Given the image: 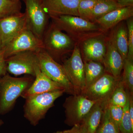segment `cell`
Listing matches in <instances>:
<instances>
[{
	"label": "cell",
	"instance_id": "1",
	"mask_svg": "<svg viewBox=\"0 0 133 133\" xmlns=\"http://www.w3.org/2000/svg\"><path fill=\"white\" fill-rule=\"evenodd\" d=\"M35 79L30 75L14 77L8 73L0 77V114H6L13 109L17 99L29 88Z\"/></svg>",
	"mask_w": 133,
	"mask_h": 133
},
{
	"label": "cell",
	"instance_id": "2",
	"mask_svg": "<svg viewBox=\"0 0 133 133\" xmlns=\"http://www.w3.org/2000/svg\"><path fill=\"white\" fill-rule=\"evenodd\" d=\"M65 92L64 90H58L26 99L23 106L24 118L32 125H37L45 118L49 109L54 106L55 101Z\"/></svg>",
	"mask_w": 133,
	"mask_h": 133
},
{
	"label": "cell",
	"instance_id": "3",
	"mask_svg": "<svg viewBox=\"0 0 133 133\" xmlns=\"http://www.w3.org/2000/svg\"><path fill=\"white\" fill-rule=\"evenodd\" d=\"M42 41L43 49L57 62L74 47L71 37L52 23L46 29Z\"/></svg>",
	"mask_w": 133,
	"mask_h": 133
},
{
	"label": "cell",
	"instance_id": "4",
	"mask_svg": "<svg viewBox=\"0 0 133 133\" xmlns=\"http://www.w3.org/2000/svg\"><path fill=\"white\" fill-rule=\"evenodd\" d=\"M97 101L88 99L82 94L71 95L66 98L63 105L65 113V123L72 127L81 125Z\"/></svg>",
	"mask_w": 133,
	"mask_h": 133
},
{
	"label": "cell",
	"instance_id": "5",
	"mask_svg": "<svg viewBox=\"0 0 133 133\" xmlns=\"http://www.w3.org/2000/svg\"><path fill=\"white\" fill-rule=\"evenodd\" d=\"M41 71L50 79L62 85L65 92L75 95L74 88L67 77L64 68L54 60L44 49L37 52Z\"/></svg>",
	"mask_w": 133,
	"mask_h": 133
},
{
	"label": "cell",
	"instance_id": "6",
	"mask_svg": "<svg viewBox=\"0 0 133 133\" xmlns=\"http://www.w3.org/2000/svg\"><path fill=\"white\" fill-rule=\"evenodd\" d=\"M23 1L26 5V28L42 40L49 16L44 9L42 0Z\"/></svg>",
	"mask_w": 133,
	"mask_h": 133
},
{
	"label": "cell",
	"instance_id": "7",
	"mask_svg": "<svg viewBox=\"0 0 133 133\" xmlns=\"http://www.w3.org/2000/svg\"><path fill=\"white\" fill-rule=\"evenodd\" d=\"M7 72L15 76L26 74L35 77L37 69L40 67L37 52H19L6 59Z\"/></svg>",
	"mask_w": 133,
	"mask_h": 133
},
{
	"label": "cell",
	"instance_id": "8",
	"mask_svg": "<svg viewBox=\"0 0 133 133\" xmlns=\"http://www.w3.org/2000/svg\"><path fill=\"white\" fill-rule=\"evenodd\" d=\"M75 94H81L85 88L84 62L78 46L73 49L71 56L63 65Z\"/></svg>",
	"mask_w": 133,
	"mask_h": 133
},
{
	"label": "cell",
	"instance_id": "9",
	"mask_svg": "<svg viewBox=\"0 0 133 133\" xmlns=\"http://www.w3.org/2000/svg\"><path fill=\"white\" fill-rule=\"evenodd\" d=\"M42 49H43V45L42 39L26 28L4 47V55L6 59L19 52H37Z\"/></svg>",
	"mask_w": 133,
	"mask_h": 133
},
{
	"label": "cell",
	"instance_id": "10",
	"mask_svg": "<svg viewBox=\"0 0 133 133\" xmlns=\"http://www.w3.org/2000/svg\"><path fill=\"white\" fill-rule=\"evenodd\" d=\"M119 79H116L105 72L97 80L86 88L81 94L94 101H108Z\"/></svg>",
	"mask_w": 133,
	"mask_h": 133
},
{
	"label": "cell",
	"instance_id": "11",
	"mask_svg": "<svg viewBox=\"0 0 133 133\" xmlns=\"http://www.w3.org/2000/svg\"><path fill=\"white\" fill-rule=\"evenodd\" d=\"M50 17L54 25L71 36L75 34L96 31L99 29L94 23L79 16L62 15Z\"/></svg>",
	"mask_w": 133,
	"mask_h": 133
},
{
	"label": "cell",
	"instance_id": "12",
	"mask_svg": "<svg viewBox=\"0 0 133 133\" xmlns=\"http://www.w3.org/2000/svg\"><path fill=\"white\" fill-rule=\"evenodd\" d=\"M25 13L0 20V43L5 47L26 28Z\"/></svg>",
	"mask_w": 133,
	"mask_h": 133
},
{
	"label": "cell",
	"instance_id": "13",
	"mask_svg": "<svg viewBox=\"0 0 133 133\" xmlns=\"http://www.w3.org/2000/svg\"><path fill=\"white\" fill-rule=\"evenodd\" d=\"M58 90L65 91L62 85L52 81L41 71L39 67L36 70L35 80L32 84L21 97L26 99L34 95Z\"/></svg>",
	"mask_w": 133,
	"mask_h": 133
},
{
	"label": "cell",
	"instance_id": "14",
	"mask_svg": "<svg viewBox=\"0 0 133 133\" xmlns=\"http://www.w3.org/2000/svg\"><path fill=\"white\" fill-rule=\"evenodd\" d=\"M81 0H42L43 7L50 17L62 15L79 16L78 7Z\"/></svg>",
	"mask_w": 133,
	"mask_h": 133
},
{
	"label": "cell",
	"instance_id": "15",
	"mask_svg": "<svg viewBox=\"0 0 133 133\" xmlns=\"http://www.w3.org/2000/svg\"><path fill=\"white\" fill-rule=\"evenodd\" d=\"M106 72L119 79L123 70L124 59L111 41L108 42L106 52L102 62Z\"/></svg>",
	"mask_w": 133,
	"mask_h": 133
},
{
	"label": "cell",
	"instance_id": "16",
	"mask_svg": "<svg viewBox=\"0 0 133 133\" xmlns=\"http://www.w3.org/2000/svg\"><path fill=\"white\" fill-rule=\"evenodd\" d=\"M84 61H92L102 63L106 52V46L101 39L93 37L83 43Z\"/></svg>",
	"mask_w": 133,
	"mask_h": 133
},
{
	"label": "cell",
	"instance_id": "17",
	"mask_svg": "<svg viewBox=\"0 0 133 133\" xmlns=\"http://www.w3.org/2000/svg\"><path fill=\"white\" fill-rule=\"evenodd\" d=\"M133 6L119 8L95 20L102 28H111L121 22L132 17Z\"/></svg>",
	"mask_w": 133,
	"mask_h": 133
},
{
	"label": "cell",
	"instance_id": "18",
	"mask_svg": "<svg viewBox=\"0 0 133 133\" xmlns=\"http://www.w3.org/2000/svg\"><path fill=\"white\" fill-rule=\"evenodd\" d=\"M107 103L105 101H97L88 112L83 122L86 126L88 133H96Z\"/></svg>",
	"mask_w": 133,
	"mask_h": 133
},
{
	"label": "cell",
	"instance_id": "19",
	"mask_svg": "<svg viewBox=\"0 0 133 133\" xmlns=\"http://www.w3.org/2000/svg\"><path fill=\"white\" fill-rule=\"evenodd\" d=\"M124 60L128 53V34L127 26L121 24L115 30L111 40Z\"/></svg>",
	"mask_w": 133,
	"mask_h": 133
},
{
	"label": "cell",
	"instance_id": "20",
	"mask_svg": "<svg viewBox=\"0 0 133 133\" xmlns=\"http://www.w3.org/2000/svg\"><path fill=\"white\" fill-rule=\"evenodd\" d=\"M83 62L86 88L97 80L106 72L104 66L101 62L92 61Z\"/></svg>",
	"mask_w": 133,
	"mask_h": 133
},
{
	"label": "cell",
	"instance_id": "21",
	"mask_svg": "<svg viewBox=\"0 0 133 133\" xmlns=\"http://www.w3.org/2000/svg\"><path fill=\"white\" fill-rule=\"evenodd\" d=\"M122 7L115 0H97L90 21H95L113 10Z\"/></svg>",
	"mask_w": 133,
	"mask_h": 133
},
{
	"label": "cell",
	"instance_id": "22",
	"mask_svg": "<svg viewBox=\"0 0 133 133\" xmlns=\"http://www.w3.org/2000/svg\"><path fill=\"white\" fill-rule=\"evenodd\" d=\"M128 93L119 79L117 86L108 101V104L124 108L128 99Z\"/></svg>",
	"mask_w": 133,
	"mask_h": 133
},
{
	"label": "cell",
	"instance_id": "23",
	"mask_svg": "<svg viewBox=\"0 0 133 133\" xmlns=\"http://www.w3.org/2000/svg\"><path fill=\"white\" fill-rule=\"evenodd\" d=\"M21 2L0 0V20L22 13Z\"/></svg>",
	"mask_w": 133,
	"mask_h": 133
},
{
	"label": "cell",
	"instance_id": "24",
	"mask_svg": "<svg viewBox=\"0 0 133 133\" xmlns=\"http://www.w3.org/2000/svg\"><path fill=\"white\" fill-rule=\"evenodd\" d=\"M123 70L121 80L126 91L133 95V60L124 59Z\"/></svg>",
	"mask_w": 133,
	"mask_h": 133
},
{
	"label": "cell",
	"instance_id": "25",
	"mask_svg": "<svg viewBox=\"0 0 133 133\" xmlns=\"http://www.w3.org/2000/svg\"><path fill=\"white\" fill-rule=\"evenodd\" d=\"M96 133H121L111 118L107 104Z\"/></svg>",
	"mask_w": 133,
	"mask_h": 133
},
{
	"label": "cell",
	"instance_id": "26",
	"mask_svg": "<svg viewBox=\"0 0 133 133\" xmlns=\"http://www.w3.org/2000/svg\"><path fill=\"white\" fill-rule=\"evenodd\" d=\"M127 102L124 107V112L119 129L121 133H133V122L131 120L129 111V94Z\"/></svg>",
	"mask_w": 133,
	"mask_h": 133
},
{
	"label": "cell",
	"instance_id": "27",
	"mask_svg": "<svg viewBox=\"0 0 133 133\" xmlns=\"http://www.w3.org/2000/svg\"><path fill=\"white\" fill-rule=\"evenodd\" d=\"M97 0H81L79 4L78 13L79 17L90 21L91 16Z\"/></svg>",
	"mask_w": 133,
	"mask_h": 133
},
{
	"label": "cell",
	"instance_id": "28",
	"mask_svg": "<svg viewBox=\"0 0 133 133\" xmlns=\"http://www.w3.org/2000/svg\"><path fill=\"white\" fill-rule=\"evenodd\" d=\"M107 106L112 121L119 129V125L123 115L124 108L108 104V103Z\"/></svg>",
	"mask_w": 133,
	"mask_h": 133
},
{
	"label": "cell",
	"instance_id": "29",
	"mask_svg": "<svg viewBox=\"0 0 133 133\" xmlns=\"http://www.w3.org/2000/svg\"><path fill=\"white\" fill-rule=\"evenodd\" d=\"M128 34V53L127 58L133 60V19L132 17L127 19Z\"/></svg>",
	"mask_w": 133,
	"mask_h": 133
},
{
	"label": "cell",
	"instance_id": "30",
	"mask_svg": "<svg viewBox=\"0 0 133 133\" xmlns=\"http://www.w3.org/2000/svg\"><path fill=\"white\" fill-rule=\"evenodd\" d=\"M8 73L6 59L4 55V48L0 43V77Z\"/></svg>",
	"mask_w": 133,
	"mask_h": 133
},
{
	"label": "cell",
	"instance_id": "31",
	"mask_svg": "<svg viewBox=\"0 0 133 133\" xmlns=\"http://www.w3.org/2000/svg\"><path fill=\"white\" fill-rule=\"evenodd\" d=\"M122 7L133 6V0H115Z\"/></svg>",
	"mask_w": 133,
	"mask_h": 133
},
{
	"label": "cell",
	"instance_id": "32",
	"mask_svg": "<svg viewBox=\"0 0 133 133\" xmlns=\"http://www.w3.org/2000/svg\"><path fill=\"white\" fill-rule=\"evenodd\" d=\"M81 128V125H76L73 126L71 129L63 131V133H80Z\"/></svg>",
	"mask_w": 133,
	"mask_h": 133
},
{
	"label": "cell",
	"instance_id": "33",
	"mask_svg": "<svg viewBox=\"0 0 133 133\" xmlns=\"http://www.w3.org/2000/svg\"><path fill=\"white\" fill-rule=\"evenodd\" d=\"M80 133H88L86 126L84 123L81 124V131Z\"/></svg>",
	"mask_w": 133,
	"mask_h": 133
},
{
	"label": "cell",
	"instance_id": "34",
	"mask_svg": "<svg viewBox=\"0 0 133 133\" xmlns=\"http://www.w3.org/2000/svg\"><path fill=\"white\" fill-rule=\"evenodd\" d=\"M3 124H4L3 121L2 120L0 119V126L2 125H3Z\"/></svg>",
	"mask_w": 133,
	"mask_h": 133
},
{
	"label": "cell",
	"instance_id": "35",
	"mask_svg": "<svg viewBox=\"0 0 133 133\" xmlns=\"http://www.w3.org/2000/svg\"><path fill=\"white\" fill-rule=\"evenodd\" d=\"M10 1H12L16 2H21V1H22V0H10Z\"/></svg>",
	"mask_w": 133,
	"mask_h": 133
},
{
	"label": "cell",
	"instance_id": "36",
	"mask_svg": "<svg viewBox=\"0 0 133 133\" xmlns=\"http://www.w3.org/2000/svg\"><path fill=\"white\" fill-rule=\"evenodd\" d=\"M53 133H62V131H58Z\"/></svg>",
	"mask_w": 133,
	"mask_h": 133
},
{
	"label": "cell",
	"instance_id": "37",
	"mask_svg": "<svg viewBox=\"0 0 133 133\" xmlns=\"http://www.w3.org/2000/svg\"><path fill=\"white\" fill-rule=\"evenodd\" d=\"M62 133H63V131H62Z\"/></svg>",
	"mask_w": 133,
	"mask_h": 133
}]
</instances>
